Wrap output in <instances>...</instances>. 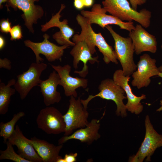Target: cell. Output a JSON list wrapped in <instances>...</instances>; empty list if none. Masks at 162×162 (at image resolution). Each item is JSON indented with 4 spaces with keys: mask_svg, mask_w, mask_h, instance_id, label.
I'll use <instances>...</instances> for the list:
<instances>
[{
    "mask_svg": "<svg viewBox=\"0 0 162 162\" xmlns=\"http://www.w3.org/2000/svg\"><path fill=\"white\" fill-rule=\"evenodd\" d=\"M103 0V8L112 15L123 21H135L146 28L150 26L151 13L146 9L138 12L132 8L127 0Z\"/></svg>",
    "mask_w": 162,
    "mask_h": 162,
    "instance_id": "1",
    "label": "cell"
},
{
    "mask_svg": "<svg viewBox=\"0 0 162 162\" xmlns=\"http://www.w3.org/2000/svg\"><path fill=\"white\" fill-rule=\"evenodd\" d=\"M99 92L95 95H89L85 100L81 99L84 108L87 109L89 102L96 97L114 102L116 105V114L118 116L125 117L127 116L125 105L123 100L126 99L124 90L117 84L113 79L106 78L102 80L98 86Z\"/></svg>",
    "mask_w": 162,
    "mask_h": 162,
    "instance_id": "2",
    "label": "cell"
},
{
    "mask_svg": "<svg viewBox=\"0 0 162 162\" xmlns=\"http://www.w3.org/2000/svg\"><path fill=\"white\" fill-rule=\"evenodd\" d=\"M105 28L109 31L114 41V49L117 58L121 65L125 76L132 75L136 70L137 65L134 60L135 52L134 45L130 37L121 36L117 33L109 25Z\"/></svg>",
    "mask_w": 162,
    "mask_h": 162,
    "instance_id": "3",
    "label": "cell"
},
{
    "mask_svg": "<svg viewBox=\"0 0 162 162\" xmlns=\"http://www.w3.org/2000/svg\"><path fill=\"white\" fill-rule=\"evenodd\" d=\"M146 133L144 140L135 154L130 156V162H142L151 161V157L156 150L162 147V134H158L154 129L148 115L145 120Z\"/></svg>",
    "mask_w": 162,
    "mask_h": 162,
    "instance_id": "4",
    "label": "cell"
},
{
    "mask_svg": "<svg viewBox=\"0 0 162 162\" xmlns=\"http://www.w3.org/2000/svg\"><path fill=\"white\" fill-rule=\"evenodd\" d=\"M76 98L73 95L70 96L68 109L63 115L65 124L64 136L71 135L75 130L85 128L89 122L88 111L84 108L80 97Z\"/></svg>",
    "mask_w": 162,
    "mask_h": 162,
    "instance_id": "5",
    "label": "cell"
},
{
    "mask_svg": "<svg viewBox=\"0 0 162 162\" xmlns=\"http://www.w3.org/2000/svg\"><path fill=\"white\" fill-rule=\"evenodd\" d=\"M36 121L38 128L48 134H58L64 132L63 115L55 107L47 106L41 110Z\"/></svg>",
    "mask_w": 162,
    "mask_h": 162,
    "instance_id": "6",
    "label": "cell"
},
{
    "mask_svg": "<svg viewBox=\"0 0 162 162\" xmlns=\"http://www.w3.org/2000/svg\"><path fill=\"white\" fill-rule=\"evenodd\" d=\"M106 12L99 4H95L92 6L91 11L82 10L81 15L86 18L91 24H98L102 28L110 24L118 26L120 29L131 32L135 28L132 21L124 22L118 18L106 14Z\"/></svg>",
    "mask_w": 162,
    "mask_h": 162,
    "instance_id": "7",
    "label": "cell"
},
{
    "mask_svg": "<svg viewBox=\"0 0 162 162\" xmlns=\"http://www.w3.org/2000/svg\"><path fill=\"white\" fill-rule=\"evenodd\" d=\"M47 67V65L44 63H33L27 71L17 76V80L14 86L21 100L26 98L33 87L38 86L41 80L40 77L41 73Z\"/></svg>",
    "mask_w": 162,
    "mask_h": 162,
    "instance_id": "8",
    "label": "cell"
},
{
    "mask_svg": "<svg viewBox=\"0 0 162 162\" xmlns=\"http://www.w3.org/2000/svg\"><path fill=\"white\" fill-rule=\"evenodd\" d=\"M43 37L44 40L41 42H34L29 40L24 41L25 46L31 48L34 53L36 62L40 63L44 60L43 58L40 56V54L44 55L49 62H53L56 60H59L61 62L64 50L70 46L68 44L61 46H57L48 40L50 36L46 34H45Z\"/></svg>",
    "mask_w": 162,
    "mask_h": 162,
    "instance_id": "9",
    "label": "cell"
},
{
    "mask_svg": "<svg viewBox=\"0 0 162 162\" xmlns=\"http://www.w3.org/2000/svg\"><path fill=\"white\" fill-rule=\"evenodd\" d=\"M156 63V60L148 54L141 56L137 65V69L132 74V86L140 89L148 86L151 82L150 78L158 76L160 73Z\"/></svg>",
    "mask_w": 162,
    "mask_h": 162,
    "instance_id": "10",
    "label": "cell"
},
{
    "mask_svg": "<svg viewBox=\"0 0 162 162\" xmlns=\"http://www.w3.org/2000/svg\"><path fill=\"white\" fill-rule=\"evenodd\" d=\"M39 0H7L5 6L8 11L10 7L15 10L18 8L23 12L22 16L25 21V25L29 31L34 32L33 27L34 24L37 23V20L41 18L44 14L42 7L35 5V2Z\"/></svg>",
    "mask_w": 162,
    "mask_h": 162,
    "instance_id": "11",
    "label": "cell"
},
{
    "mask_svg": "<svg viewBox=\"0 0 162 162\" xmlns=\"http://www.w3.org/2000/svg\"><path fill=\"white\" fill-rule=\"evenodd\" d=\"M65 5L62 4L59 11L55 15H52L51 19L45 24L41 26V30L46 32L49 29L53 27H58L60 30L52 36L53 38L59 44L63 45L65 44L74 46L75 44L70 40V38L74 33V30L68 25V21L64 19L62 21L60 20L61 17L60 13L65 8Z\"/></svg>",
    "mask_w": 162,
    "mask_h": 162,
    "instance_id": "12",
    "label": "cell"
},
{
    "mask_svg": "<svg viewBox=\"0 0 162 162\" xmlns=\"http://www.w3.org/2000/svg\"><path fill=\"white\" fill-rule=\"evenodd\" d=\"M50 65L59 76V85L63 87L66 96L73 95L76 98L77 94L76 90L79 87L85 89L87 87L88 79L82 77H74L70 75L71 67L70 65L66 64L63 66Z\"/></svg>",
    "mask_w": 162,
    "mask_h": 162,
    "instance_id": "13",
    "label": "cell"
},
{
    "mask_svg": "<svg viewBox=\"0 0 162 162\" xmlns=\"http://www.w3.org/2000/svg\"><path fill=\"white\" fill-rule=\"evenodd\" d=\"M130 79V76L124 75L122 69L116 70L113 74V79L114 81L123 88L125 92L128 99L125 105L127 110L132 113L138 115L141 112L143 108L140 101L146 99V97L144 94L138 97L133 93L128 84Z\"/></svg>",
    "mask_w": 162,
    "mask_h": 162,
    "instance_id": "14",
    "label": "cell"
},
{
    "mask_svg": "<svg viewBox=\"0 0 162 162\" xmlns=\"http://www.w3.org/2000/svg\"><path fill=\"white\" fill-rule=\"evenodd\" d=\"M129 36L132 40L135 53L138 55L144 52L155 53L157 50L155 37L147 32L140 24H136L129 32Z\"/></svg>",
    "mask_w": 162,
    "mask_h": 162,
    "instance_id": "15",
    "label": "cell"
},
{
    "mask_svg": "<svg viewBox=\"0 0 162 162\" xmlns=\"http://www.w3.org/2000/svg\"><path fill=\"white\" fill-rule=\"evenodd\" d=\"M75 45L70 51V53L73 57V66L76 70L78 68L79 62H82L84 64L82 69L81 71L75 70L74 73H76L82 77L85 78L88 73V67L87 63L88 62L92 64L95 62L98 64V56L92 57L89 48L86 43L84 40H80L75 43Z\"/></svg>",
    "mask_w": 162,
    "mask_h": 162,
    "instance_id": "16",
    "label": "cell"
},
{
    "mask_svg": "<svg viewBox=\"0 0 162 162\" xmlns=\"http://www.w3.org/2000/svg\"><path fill=\"white\" fill-rule=\"evenodd\" d=\"M8 141L13 146L17 147V152L22 157L31 162H43L30 142L29 139L24 135L18 125L16 126L13 133Z\"/></svg>",
    "mask_w": 162,
    "mask_h": 162,
    "instance_id": "17",
    "label": "cell"
},
{
    "mask_svg": "<svg viewBox=\"0 0 162 162\" xmlns=\"http://www.w3.org/2000/svg\"><path fill=\"white\" fill-rule=\"evenodd\" d=\"M100 125L99 120L93 119L85 128L77 130L70 135L64 136L60 138L58 140V144H63L69 140L74 139L91 145L100 137L98 132Z\"/></svg>",
    "mask_w": 162,
    "mask_h": 162,
    "instance_id": "18",
    "label": "cell"
},
{
    "mask_svg": "<svg viewBox=\"0 0 162 162\" xmlns=\"http://www.w3.org/2000/svg\"><path fill=\"white\" fill-rule=\"evenodd\" d=\"M56 72L55 70L53 71L47 79L41 80L38 86L40 88V92L44 98V103L47 106L58 103L62 99L60 93L57 90L60 77Z\"/></svg>",
    "mask_w": 162,
    "mask_h": 162,
    "instance_id": "19",
    "label": "cell"
},
{
    "mask_svg": "<svg viewBox=\"0 0 162 162\" xmlns=\"http://www.w3.org/2000/svg\"><path fill=\"white\" fill-rule=\"evenodd\" d=\"M29 141L42 159L43 162H57L62 157L59 154L63 144L56 146L35 136L29 139Z\"/></svg>",
    "mask_w": 162,
    "mask_h": 162,
    "instance_id": "20",
    "label": "cell"
},
{
    "mask_svg": "<svg viewBox=\"0 0 162 162\" xmlns=\"http://www.w3.org/2000/svg\"><path fill=\"white\" fill-rule=\"evenodd\" d=\"M76 20L81 29V33L74 34L72 38L74 43L80 40H84L87 44L91 53L93 55L96 52V46L95 43L94 34L89 21L85 17L80 14L76 17Z\"/></svg>",
    "mask_w": 162,
    "mask_h": 162,
    "instance_id": "21",
    "label": "cell"
},
{
    "mask_svg": "<svg viewBox=\"0 0 162 162\" xmlns=\"http://www.w3.org/2000/svg\"><path fill=\"white\" fill-rule=\"evenodd\" d=\"M95 43L99 51L103 56V60L106 64L111 62L117 64H118L117 56L112 47L109 45L99 32L94 34Z\"/></svg>",
    "mask_w": 162,
    "mask_h": 162,
    "instance_id": "22",
    "label": "cell"
},
{
    "mask_svg": "<svg viewBox=\"0 0 162 162\" xmlns=\"http://www.w3.org/2000/svg\"><path fill=\"white\" fill-rule=\"evenodd\" d=\"M16 81L12 79L8 82L7 85L3 82L0 83V114H6L8 110L11 97L14 94L15 88L10 87L14 85Z\"/></svg>",
    "mask_w": 162,
    "mask_h": 162,
    "instance_id": "23",
    "label": "cell"
},
{
    "mask_svg": "<svg viewBox=\"0 0 162 162\" xmlns=\"http://www.w3.org/2000/svg\"><path fill=\"white\" fill-rule=\"evenodd\" d=\"M25 115V113L20 111L14 115L9 121L0 123V136L2 137L4 142L6 143L14 130V126L17 122Z\"/></svg>",
    "mask_w": 162,
    "mask_h": 162,
    "instance_id": "24",
    "label": "cell"
},
{
    "mask_svg": "<svg viewBox=\"0 0 162 162\" xmlns=\"http://www.w3.org/2000/svg\"><path fill=\"white\" fill-rule=\"evenodd\" d=\"M6 149L0 151V160H9L15 162H31L16 153L13 145L7 141Z\"/></svg>",
    "mask_w": 162,
    "mask_h": 162,
    "instance_id": "25",
    "label": "cell"
},
{
    "mask_svg": "<svg viewBox=\"0 0 162 162\" xmlns=\"http://www.w3.org/2000/svg\"><path fill=\"white\" fill-rule=\"evenodd\" d=\"M11 40L22 39L23 37L21 27L19 25L14 26L11 28L10 32Z\"/></svg>",
    "mask_w": 162,
    "mask_h": 162,
    "instance_id": "26",
    "label": "cell"
},
{
    "mask_svg": "<svg viewBox=\"0 0 162 162\" xmlns=\"http://www.w3.org/2000/svg\"><path fill=\"white\" fill-rule=\"evenodd\" d=\"M11 22H9V19H3L0 22V31L3 33H10L11 29Z\"/></svg>",
    "mask_w": 162,
    "mask_h": 162,
    "instance_id": "27",
    "label": "cell"
},
{
    "mask_svg": "<svg viewBox=\"0 0 162 162\" xmlns=\"http://www.w3.org/2000/svg\"><path fill=\"white\" fill-rule=\"evenodd\" d=\"M78 155L77 153H71L69 154H66L64 159L65 162H75L76 161V157Z\"/></svg>",
    "mask_w": 162,
    "mask_h": 162,
    "instance_id": "28",
    "label": "cell"
},
{
    "mask_svg": "<svg viewBox=\"0 0 162 162\" xmlns=\"http://www.w3.org/2000/svg\"><path fill=\"white\" fill-rule=\"evenodd\" d=\"M4 68L8 70L11 69V62L10 60L5 58H0V68Z\"/></svg>",
    "mask_w": 162,
    "mask_h": 162,
    "instance_id": "29",
    "label": "cell"
},
{
    "mask_svg": "<svg viewBox=\"0 0 162 162\" xmlns=\"http://www.w3.org/2000/svg\"><path fill=\"white\" fill-rule=\"evenodd\" d=\"M131 7L135 10H137L138 5H141L145 4L146 0H129Z\"/></svg>",
    "mask_w": 162,
    "mask_h": 162,
    "instance_id": "30",
    "label": "cell"
},
{
    "mask_svg": "<svg viewBox=\"0 0 162 162\" xmlns=\"http://www.w3.org/2000/svg\"><path fill=\"white\" fill-rule=\"evenodd\" d=\"M74 5L76 9L79 10L85 7L83 0H74Z\"/></svg>",
    "mask_w": 162,
    "mask_h": 162,
    "instance_id": "31",
    "label": "cell"
},
{
    "mask_svg": "<svg viewBox=\"0 0 162 162\" xmlns=\"http://www.w3.org/2000/svg\"><path fill=\"white\" fill-rule=\"evenodd\" d=\"M85 7L89 8L93 5L94 0H83Z\"/></svg>",
    "mask_w": 162,
    "mask_h": 162,
    "instance_id": "32",
    "label": "cell"
},
{
    "mask_svg": "<svg viewBox=\"0 0 162 162\" xmlns=\"http://www.w3.org/2000/svg\"><path fill=\"white\" fill-rule=\"evenodd\" d=\"M5 44V41L4 38L0 35V50H2L4 47Z\"/></svg>",
    "mask_w": 162,
    "mask_h": 162,
    "instance_id": "33",
    "label": "cell"
},
{
    "mask_svg": "<svg viewBox=\"0 0 162 162\" xmlns=\"http://www.w3.org/2000/svg\"><path fill=\"white\" fill-rule=\"evenodd\" d=\"M7 0H0V9H2L3 8L2 4L3 3H7Z\"/></svg>",
    "mask_w": 162,
    "mask_h": 162,
    "instance_id": "34",
    "label": "cell"
},
{
    "mask_svg": "<svg viewBox=\"0 0 162 162\" xmlns=\"http://www.w3.org/2000/svg\"><path fill=\"white\" fill-rule=\"evenodd\" d=\"M158 68L160 71V73L158 76L162 78V65L160 66Z\"/></svg>",
    "mask_w": 162,
    "mask_h": 162,
    "instance_id": "35",
    "label": "cell"
},
{
    "mask_svg": "<svg viewBox=\"0 0 162 162\" xmlns=\"http://www.w3.org/2000/svg\"><path fill=\"white\" fill-rule=\"evenodd\" d=\"M160 104L161 106L157 110V111L160 112L162 110V100L160 101Z\"/></svg>",
    "mask_w": 162,
    "mask_h": 162,
    "instance_id": "36",
    "label": "cell"
}]
</instances>
